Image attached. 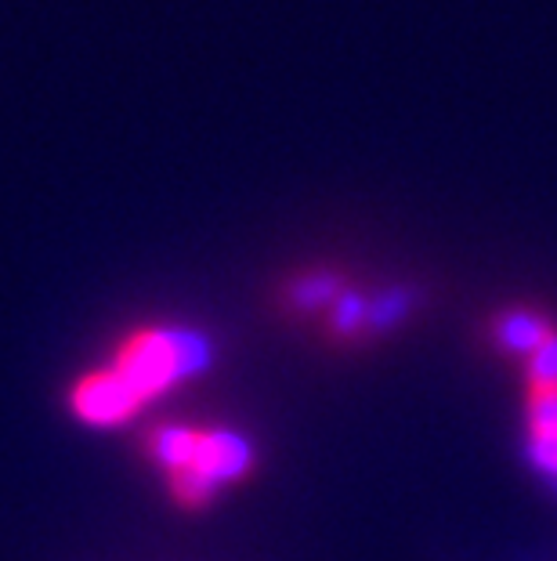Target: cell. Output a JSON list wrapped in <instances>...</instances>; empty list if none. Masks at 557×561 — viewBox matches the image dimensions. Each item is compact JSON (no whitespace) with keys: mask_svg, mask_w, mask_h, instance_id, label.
<instances>
[{"mask_svg":"<svg viewBox=\"0 0 557 561\" xmlns=\"http://www.w3.org/2000/svg\"><path fill=\"white\" fill-rule=\"evenodd\" d=\"M149 449L185 507H204L221 485L243 479L251 468V446L214 427H160L149 438Z\"/></svg>","mask_w":557,"mask_h":561,"instance_id":"cell-1","label":"cell"},{"mask_svg":"<svg viewBox=\"0 0 557 561\" xmlns=\"http://www.w3.org/2000/svg\"><path fill=\"white\" fill-rule=\"evenodd\" d=\"M210 363V344L185 330H135L116 344L113 359L105 363L113 377L127 388V396L138 402V410L149 399L163 396L185 377L199 374Z\"/></svg>","mask_w":557,"mask_h":561,"instance_id":"cell-2","label":"cell"}]
</instances>
